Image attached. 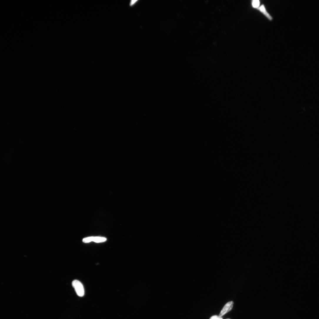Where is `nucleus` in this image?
<instances>
[{
	"label": "nucleus",
	"instance_id": "1",
	"mask_svg": "<svg viewBox=\"0 0 319 319\" xmlns=\"http://www.w3.org/2000/svg\"><path fill=\"white\" fill-rule=\"evenodd\" d=\"M72 285L77 295L80 297H83L84 295L85 290L82 283L79 281L75 280L72 282Z\"/></svg>",
	"mask_w": 319,
	"mask_h": 319
},
{
	"label": "nucleus",
	"instance_id": "2",
	"mask_svg": "<svg viewBox=\"0 0 319 319\" xmlns=\"http://www.w3.org/2000/svg\"><path fill=\"white\" fill-rule=\"evenodd\" d=\"M233 305V301H230L227 303L224 306L219 315L222 317L230 311L232 309Z\"/></svg>",
	"mask_w": 319,
	"mask_h": 319
},
{
	"label": "nucleus",
	"instance_id": "3",
	"mask_svg": "<svg viewBox=\"0 0 319 319\" xmlns=\"http://www.w3.org/2000/svg\"><path fill=\"white\" fill-rule=\"evenodd\" d=\"M107 240L106 238L101 237H93L92 238V241H93L96 243H102L105 242Z\"/></svg>",
	"mask_w": 319,
	"mask_h": 319
},
{
	"label": "nucleus",
	"instance_id": "4",
	"mask_svg": "<svg viewBox=\"0 0 319 319\" xmlns=\"http://www.w3.org/2000/svg\"><path fill=\"white\" fill-rule=\"evenodd\" d=\"M260 10L268 18V19L270 20H271L272 19V17L265 10V7L264 5H262L258 9Z\"/></svg>",
	"mask_w": 319,
	"mask_h": 319
},
{
	"label": "nucleus",
	"instance_id": "5",
	"mask_svg": "<svg viewBox=\"0 0 319 319\" xmlns=\"http://www.w3.org/2000/svg\"><path fill=\"white\" fill-rule=\"evenodd\" d=\"M260 2L258 0H254L252 2L253 6L254 8H257L260 5Z\"/></svg>",
	"mask_w": 319,
	"mask_h": 319
},
{
	"label": "nucleus",
	"instance_id": "6",
	"mask_svg": "<svg viewBox=\"0 0 319 319\" xmlns=\"http://www.w3.org/2000/svg\"><path fill=\"white\" fill-rule=\"evenodd\" d=\"M92 236L85 238L83 239V241L86 243H89L92 241Z\"/></svg>",
	"mask_w": 319,
	"mask_h": 319
},
{
	"label": "nucleus",
	"instance_id": "7",
	"mask_svg": "<svg viewBox=\"0 0 319 319\" xmlns=\"http://www.w3.org/2000/svg\"><path fill=\"white\" fill-rule=\"evenodd\" d=\"M210 319H223L222 317H220L219 315H214L212 316Z\"/></svg>",
	"mask_w": 319,
	"mask_h": 319
},
{
	"label": "nucleus",
	"instance_id": "8",
	"mask_svg": "<svg viewBox=\"0 0 319 319\" xmlns=\"http://www.w3.org/2000/svg\"><path fill=\"white\" fill-rule=\"evenodd\" d=\"M230 319L228 318V319Z\"/></svg>",
	"mask_w": 319,
	"mask_h": 319
}]
</instances>
